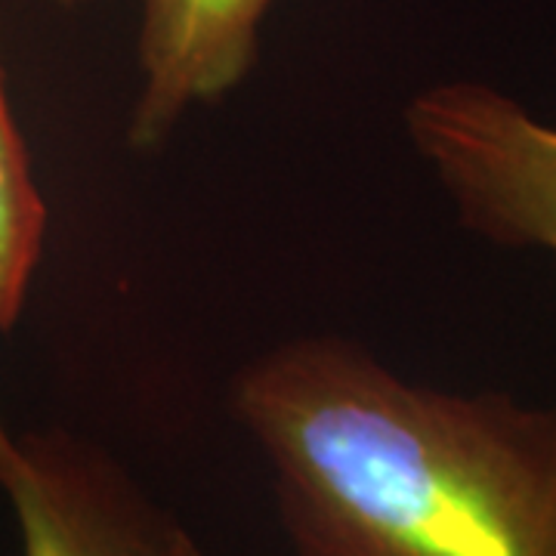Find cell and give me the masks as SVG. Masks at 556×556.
<instances>
[{
	"mask_svg": "<svg viewBox=\"0 0 556 556\" xmlns=\"http://www.w3.org/2000/svg\"><path fill=\"white\" fill-rule=\"evenodd\" d=\"M0 495L22 556H207L118 457L65 427L13 437Z\"/></svg>",
	"mask_w": 556,
	"mask_h": 556,
	"instance_id": "3",
	"label": "cell"
},
{
	"mask_svg": "<svg viewBox=\"0 0 556 556\" xmlns=\"http://www.w3.org/2000/svg\"><path fill=\"white\" fill-rule=\"evenodd\" d=\"M402 124L467 232L556 257V124L485 80L424 87Z\"/></svg>",
	"mask_w": 556,
	"mask_h": 556,
	"instance_id": "2",
	"label": "cell"
},
{
	"mask_svg": "<svg viewBox=\"0 0 556 556\" xmlns=\"http://www.w3.org/2000/svg\"><path fill=\"white\" fill-rule=\"evenodd\" d=\"M43 3H53V7H80V3H87V0H43Z\"/></svg>",
	"mask_w": 556,
	"mask_h": 556,
	"instance_id": "7",
	"label": "cell"
},
{
	"mask_svg": "<svg viewBox=\"0 0 556 556\" xmlns=\"http://www.w3.org/2000/svg\"><path fill=\"white\" fill-rule=\"evenodd\" d=\"M10 455H13V433H10V430L3 427V420H0V489H3V473H7Z\"/></svg>",
	"mask_w": 556,
	"mask_h": 556,
	"instance_id": "6",
	"label": "cell"
},
{
	"mask_svg": "<svg viewBox=\"0 0 556 556\" xmlns=\"http://www.w3.org/2000/svg\"><path fill=\"white\" fill-rule=\"evenodd\" d=\"M276 0H142L139 93L127 142L155 152L195 105H214L251 75L260 25Z\"/></svg>",
	"mask_w": 556,
	"mask_h": 556,
	"instance_id": "4",
	"label": "cell"
},
{
	"mask_svg": "<svg viewBox=\"0 0 556 556\" xmlns=\"http://www.w3.org/2000/svg\"><path fill=\"white\" fill-rule=\"evenodd\" d=\"M47 204L10 112L0 68V331L20 321L43 251Z\"/></svg>",
	"mask_w": 556,
	"mask_h": 556,
	"instance_id": "5",
	"label": "cell"
},
{
	"mask_svg": "<svg viewBox=\"0 0 556 556\" xmlns=\"http://www.w3.org/2000/svg\"><path fill=\"white\" fill-rule=\"evenodd\" d=\"M229 412L291 556H556V408L415 383L309 334L241 365Z\"/></svg>",
	"mask_w": 556,
	"mask_h": 556,
	"instance_id": "1",
	"label": "cell"
}]
</instances>
